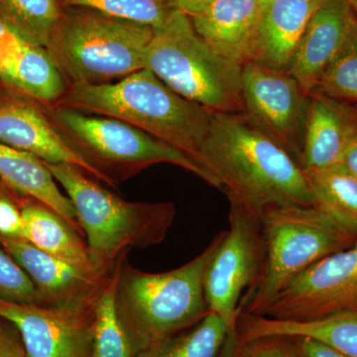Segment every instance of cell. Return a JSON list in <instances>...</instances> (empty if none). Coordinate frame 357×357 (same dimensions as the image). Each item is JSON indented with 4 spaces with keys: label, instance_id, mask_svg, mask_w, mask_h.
Instances as JSON below:
<instances>
[{
    "label": "cell",
    "instance_id": "1f68e13d",
    "mask_svg": "<svg viewBox=\"0 0 357 357\" xmlns=\"http://www.w3.org/2000/svg\"><path fill=\"white\" fill-rule=\"evenodd\" d=\"M0 357H29L18 331L3 319H0Z\"/></svg>",
    "mask_w": 357,
    "mask_h": 357
},
{
    "label": "cell",
    "instance_id": "83f0119b",
    "mask_svg": "<svg viewBox=\"0 0 357 357\" xmlns=\"http://www.w3.org/2000/svg\"><path fill=\"white\" fill-rule=\"evenodd\" d=\"M69 6L84 7L98 13L157 28L163 24L172 7L168 0H62Z\"/></svg>",
    "mask_w": 357,
    "mask_h": 357
},
{
    "label": "cell",
    "instance_id": "cb8c5ba5",
    "mask_svg": "<svg viewBox=\"0 0 357 357\" xmlns=\"http://www.w3.org/2000/svg\"><path fill=\"white\" fill-rule=\"evenodd\" d=\"M62 14L60 0H0V22L43 48Z\"/></svg>",
    "mask_w": 357,
    "mask_h": 357
},
{
    "label": "cell",
    "instance_id": "d6986e66",
    "mask_svg": "<svg viewBox=\"0 0 357 357\" xmlns=\"http://www.w3.org/2000/svg\"><path fill=\"white\" fill-rule=\"evenodd\" d=\"M0 81L44 105H56L68 84L46 49L20 39L0 60Z\"/></svg>",
    "mask_w": 357,
    "mask_h": 357
},
{
    "label": "cell",
    "instance_id": "5bb4252c",
    "mask_svg": "<svg viewBox=\"0 0 357 357\" xmlns=\"http://www.w3.org/2000/svg\"><path fill=\"white\" fill-rule=\"evenodd\" d=\"M0 245L28 275L41 304L96 300L114 276L84 271L24 238L0 234Z\"/></svg>",
    "mask_w": 357,
    "mask_h": 357
},
{
    "label": "cell",
    "instance_id": "6da1fadb",
    "mask_svg": "<svg viewBox=\"0 0 357 357\" xmlns=\"http://www.w3.org/2000/svg\"><path fill=\"white\" fill-rule=\"evenodd\" d=\"M199 162L258 222L274 204H318L304 169L243 112L213 114Z\"/></svg>",
    "mask_w": 357,
    "mask_h": 357
},
{
    "label": "cell",
    "instance_id": "7402d4cb",
    "mask_svg": "<svg viewBox=\"0 0 357 357\" xmlns=\"http://www.w3.org/2000/svg\"><path fill=\"white\" fill-rule=\"evenodd\" d=\"M0 178L18 194L50 206L84 237L72 202L60 191L57 181L42 160L0 143Z\"/></svg>",
    "mask_w": 357,
    "mask_h": 357
},
{
    "label": "cell",
    "instance_id": "4316f807",
    "mask_svg": "<svg viewBox=\"0 0 357 357\" xmlns=\"http://www.w3.org/2000/svg\"><path fill=\"white\" fill-rule=\"evenodd\" d=\"M314 91L340 102L356 105L357 17Z\"/></svg>",
    "mask_w": 357,
    "mask_h": 357
},
{
    "label": "cell",
    "instance_id": "e0dca14e",
    "mask_svg": "<svg viewBox=\"0 0 357 357\" xmlns=\"http://www.w3.org/2000/svg\"><path fill=\"white\" fill-rule=\"evenodd\" d=\"M261 6L262 0H215L191 20L215 53L243 66L253 62Z\"/></svg>",
    "mask_w": 357,
    "mask_h": 357
},
{
    "label": "cell",
    "instance_id": "7a4b0ae2",
    "mask_svg": "<svg viewBox=\"0 0 357 357\" xmlns=\"http://www.w3.org/2000/svg\"><path fill=\"white\" fill-rule=\"evenodd\" d=\"M223 236L225 230L191 261L163 273L141 271L129 263L128 256L119 263L115 307L134 356L196 325L210 312L204 274Z\"/></svg>",
    "mask_w": 357,
    "mask_h": 357
},
{
    "label": "cell",
    "instance_id": "74e56055",
    "mask_svg": "<svg viewBox=\"0 0 357 357\" xmlns=\"http://www.w3.org/2000/svg\"><path fill=\"white\" fill-rule=\"evenodd\" d=\"M349 1V6H351L352 11L356 14L357 17V0H347Z\"/></svg>",
    "mask_w": 357,
    "mask_h": 357
},
{
    "label": "cell",
    "instance_id": "8992f818",
    "mask_svg": "<svg viewBox=\"0 0 357 357\" xmlns=\"http://www.w3.org/2000/svg\"><path fill=\"white\" fill-rule=\"evenodd\" d=\"M145 68L178 95L213 114H244L243 65L215 53L191 18L178 9H171L163 24L155 28Z\"/></svg>",
    "mask_w": 357,
    "mask_h": 357
},
{
    "label": "cell",
    "instance_id": "d4e9b609",
    "mask_svg": "<svg viewBox=\"0 0 357 357\" xmlns=\"http://www.w3.org/2000/svg\"><path fill=\"white\" fill-rule=\"evenodd\" d=\"M318 199L340 222L357 232V178L342 164L305 171Z\"/></svg>",
    "mask_w": 357,
    "mask_h": 357
},
{
    "label": "cell",
    "instance_id": "8d00e7d4",
    "mask_svg": "<svg viewBox=\"0 0 357 357\" xmlns=\"http://www.w3.org/2000/svg\"><path fill=\"white\" fill-rule=\"evenodd\" d=\"M237 347H238V338H237L236 331L234 328L229 333V337H227V342H225L220 357H238Z\"/></svg>",
    "mask_w": 357,
    "mask_h": 357
},
{
    "label": "cell",
    "instance_id": "836d02e7",
    "mask_svg": "<svg viewBox=\"0 0 357 357\" xmlns=\"http://www.w3.org/2000/svg\"><path fill=\"white\" fill-rule=\"evenodd\" d=\"M215 0H168L172 8L187 14L190 18L203 13Z\"/></svg>",
    "mask_w": 357,
    "mask_h": 357
},
{
    "label": "cell",
    "instance_id": "4dcf8cb0",
    "mask_svg": "<svg viewBox=\"0 0 357 357\" xmlns=\"http://www.w3.org/2000/svg\"><path fill=\"white\" fill-rule=\"evenodd\" d=\"M0 234L25 238V225L20 206V194L0 178Z\"/></svg>",
    "mask_w": 357,
    "mask_h": 357
},
{
    "label": "cell",
    "instance_id": "f546056e",
    "mask_svg": "<svg viewBox=\"0 0 357 357\" xmlns=\"http://www.w3.org/2000/svg\"><path fill=\"white\" fill-rule=\"evenodd\" d=\"M237 354L238 357H302L293 337L288 335L238 340Z\"/></svg>",
    "mask_w": 357,
    "mask_h": 357
},
{
    "label": "cell",
    "instance_id": "f35d334b",
    "mask_svg": "<svg viewBox=\"0 0 357 357\" xmlns=\"http://www.w3.org/2000/svg\"><path fill=\"white\" fill-rule=\"evenodd\" d=\"M4 88H6V86H4L3 84H2V82L0 81V93H1L2 91H4Z\"/></svg>",
    "mask_w": 357,
    "mask_h": 357
},
{
    "label": "cell",
    "instance_id": "2e32d148",
    "mask_svg": "<svg viewBox=\"0 0 357 357\" xmlns=\"http://www.w3.org/2000/svg\"><path fill=\"white\" fill-rule=\"evenodd\" d=\"M357 137V114L351 103L311 93L300 165L304 171L323 170L340 164Z\"/></svg>",
    "mask_w": 357,
    "mask_h": 357
},
{
    "label": "cell",
    "instance_id": "3957f363",
    "mask_svg": "<svg viewBox=\"0 0 357 357\" xmlns=\"http://www.w3.org/2000/svg\"><path fill=\"white\" fill-rule=\"evenodd\" d=\"M56 105L126 122L198 162L213 114L178 95L146 68L114 83L69 84Z\"/></svg>",
    "mask_w": 357,
    "mask_h": 357
},
{
    "label": "cell",
    "instance_id": "4fadbf2b",
    "mask_svg": "<svg viewBox=\"0 0 357 357\" xmlns=\"http://www.w3.org/2000/svg\"><path fill=\"white\" fill-rule=\"evenodd\" d=\"M0 143L28 152L46 164H70L95 180L117 185L91 166L55 128L42 103L14 89L0 93Z\"/></svg>",
    "mask_w": 357,
    "mask_h": 357
},
{
    "label": "cell",
    "instance_id": "9a60e30c",
    "mask_svg": "<svg viewBox=\"0 0 357 357\" xmlns=\"http://www.w3.org/2000/svg\"><path fill=\"white\" fill-rule=\"evenodd\" d=\"M356 20L347 0H324L312 15L289 68L307 93L316 91Z\"/></svg>",
    "mask_w": 357,
    "mask_h": 357
},
{
    "label": "cell",
    "instance_id": "52a82bcc",
    "mask_svg": "<svg viewBox=\"0 0 357 357\" xmlns=\"http://www.w3.org/2000/svg\"><path fill=\"white\" fill-rule=\"evenodd\" d=\"M153 33L95 10L63 13L45 49L68 86L110 84L145 68Z\"/></svg>",
    "mask_w": 357,
    "mask_h": 357
},
{
    "label": "cell",
    "instance_id": "e575fe53",
    "mask_svg": "<svg viewBox=\"0 0 357 357\" xmlns=\"http://www.w3.org/2000/svg\"><path fill=\"white\" fill-rule=\"evenodd\" d=\"M20 39L23 38L6 24L0 22V60Z\"/></svg>",
    "mask_w": 357,
    "mask_h": 357
},
{
    "label": "cell",
    "instance_id": "d6a6232c",
    "mask_svg": "<svg viewBox=\"0 0 357 357\" xmlns=\"http://www.w3.org/2000/svg\"><path fill=\"white\" fill-rule=\"evenodd\" d=\"M302 357H349L330 345L307 337H292Z\"/></svg>",
    "mask_w": 357,
    "mask_h": 357
},
{
    "label": "cell",
    "instance_id": "8fae6325",
    "mask_svg": "<svg viewBox=\"0 0 357 357\" xmlns=\"http://www.w3.org/2000/svg\"><path fill=\"white\" fill-rule=\"evenodd\" d=\"M244 114L300 164L311 93L289 70L243 66Z\"/></svg>",
    "mask_w": 357,
    "mask_h": 357
},
{
    "label": "cell",
    "instance_id": "ac0fdd59",
    "mask_svg": "<svg viewBox=\"0 0 357 357\" xmlns=\"http://www.w3.org/2000/svg\"><path fill=\"white\" fill-rule=\"evenodd\" d=\"M324 0H262L253 62L289 70L312 15Z\"/></svg>",
    "mask_w": 357,
    "mask_h": 357
},
{
    "label": "cell",
    "instance_id": "ab89813d",
    "mask_svg": "<svg viewBox=\"0 0 357 357\" xmlns=\"http://www.w3.org/2000/svg\"><path fill=\"white\" fill-rule=\"evenodd\" d=\"M354 105V109H356V114H357V103L356 105Z\"/></svg>",
    "mask_w": 357,
    "mask_h": 357
},
{
    "label": "cell",
    "instance_id": "44dd1931",
    "mask_svg": "<svg viewBox=\"0 0 357 357\" xmlns=\"http://www.w3.org/2000/svg\"><path fill=\"white\" fill-rule=\"evenodd\" d=\"M20 206L26 241L79 269L100 274L91 262L84 237L64 218L38 199L22 195Z\"/></svg>",
    "mask_w": 357,
    "mask_h": 357
},
{
    "label": "cell",
    "instance_id": "5b68a950",
    "mask_svg": "<svg viewBox=\"0 0 357 357\" xmlns=\"http://www.w3.org/2000/svg\"><path fill=\"white\" fill-rule=\"evenodd\" d=\"M265 259L244 292L238 314L260 316L282 289L326 256L351 248L357 232L319 204H274L262 211Z\"/></svg>",
    "mask_w": 357,
    "mask_h": 357
},
{
    "label": "cell",
    "instance_id": "d590c367",
    "mask_svg": "<svg viewBox=\"0 0 357 357\" xmlns=\"http://www.w3.org/2000/svg\"><path fill=\"white\" fill-rule=\"evenodd\" d=\"M340 164L357 178V137L352 141L351 144L344 152Z\"/></svg>",
    "mask_w": 357,
    "mask_h": 357
},
{
    "label": "cell",
    "instance_id": "484cf974",
    "mask_svg": "<svg viewBox=\"0 0 357 357\" xmlns=\"http://www.w3.org/2000/svg\"><path fill=\"white\" fill-rule=\"evenodd\" d=\"M116 270L96 301L91 357H134L130 342L115 307Z\"/></svg>",
    "mask_w": 357,
    "mask_h": 357
},
{
    "label": "cell",
    "instance_id": "ba28073f",
    "mask_svg": "<svg viewBox=\"0 0 357 357\" xmlns=\"http://www.w3.org/2000/svg\"><path fill=\"white\" fill-rule=\"evenodd\" d=\"M44 109L72 146L117 187L155 164L167 163L222 190L218 178L196 159L126 122L57 105Z\"/></svg>",
    "mask_w": 357,
    "mask_h": 357
},
{
    "label": "cell",
    "instance_id": "ffe728a7",
    "mask_svg": "<svg viewBox=\"0 0 357 357\" xmlns=\"http://www.w3.org/2000/svg\"><path fill=\"white\" fill-rule=\"evenodd\" d=\"M237 338L248 340L267 335L307 337L330 345L349 357H357V312H344L309 321H279L238 314Z\"/></svg>",
    "mask_w": 357,
    "mask_h": 357
},
{
    "label": "cell",
    "instance_id": "30bf717a",
    "mask_svg": "<svg viewBox=\"0 0 357 357\" xmlns=\"http://www.w3.org/2000/svg\"><path fill=\"white\" fill-rule=\"evenodd\" d=\"M344 312H357V243L297 275L260 316L309 321Z\"/></svg>",
    "mask_w": 357,
    "mask_h": 357
},
{
    "label": "cell",
    "instance_id": "7c38bea8",
    "mask_svg": "<svg viewBox=\"0 0 357 357\" xmlns=\"http://www.w3.org/2000/svg\"><path fill=\"white\" fill-rule=\"evenodd\" d=\"M98 299L58 304L0 300V319L18 331L29 357H91Z\"/></svg>",
    "mask_w": 357,
    "mask_h": 357
},
{
    "label": "cell",
    "instance_id": "277c9868",
    "mask_svg": "<svg viewBox=\"0 0 357 357\" xmlns=\"http://www.w3.org/2000/svg\"><path fill=\"white\" fill-rule=\"evenodd\" d=\"M47 166L74 206L89 257L100 274L112 276L130 249L165 241L176 218L173 203L126 201L76 166Z\"/></svg>",
    "mask_w": 357,
    "mask_h": 357
},
{
    "label": "cell",
    "instance_id": "f1b7e54d",
    "mask_svg": "<svg viewBox=\"0 0 357 357\" xmlns=\"http://www.w3.org/2000/svg\"><path fill=\"white\" fill-rule=\"evenodd\" d=\"M0 300L32 304L39 303L35 286L17 262L0 245Z\"/></svg>",
    "mask_w": 357,
    "mask_h": 357
},
{
    "label": "cell",
    "instance_id": "603a6c76",
    "mask_svg": "<svg viewBox=\"0 0 357 357\" xmlns=\"http://www.w3.org/2000/svg\"><path fill=\"white\" fill-rule=\"evenodd\" d=\"M232 330L218 314L208 312L196 325L134 357H220Z\"/></svg>",
    "mask_w": 357,
    "mask_h": 357
},
{
    "label": "cell",
    "instance_id": "9c48e42d",
    "mask_svg": "<svg viewBox=\"0 0 357 357\" xmlns=\"http://www.w3.org/2000/svg\"><path fill=\"white\" fill-rule=\"evenodd\" d=\"M227 198L229 229L208 263L204 289L208 311L234 328L241 298L261 272L265 244L259 222L236 199Z\"/></svg>",
    "mask_w": 357,
    "mask_h": 357
}]
</instances>
